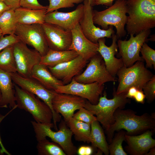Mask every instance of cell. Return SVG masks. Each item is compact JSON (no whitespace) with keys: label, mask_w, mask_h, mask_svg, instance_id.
<instances>
[{"label":"cell","mask_w":155,"mask_h":155,"mask_svg":"<svg viewBox=\"0 0 155 155\" xmlns=\"http://www.w3.org/2000/svg\"><path fill=\"white\" fill-rule=\"evenodd\" d=\"M131 109L117 108L114 114V123L106 131L107 139L110 143L115 131L124 129L126 134L136 135L148 130L155 129V115L145 113L138 115Z\"/></svg>","instance_id":"1"},{"label":"cell","mask_w":155,"mask_h":155,"mask_svg":"<svg viewBox=\"0 0 155 155\" xmlns=\"http://www.w3.org/2000/svg\"><path fill=\"white\" fill-rule=\"evenodd\" d=\"M128 34L136 35L155 27V0H126Z\"/></svg>","instance_id":"2"},{"label":"cell","mask_w":155,"mask_h":155,"mask_svg":"<svg viewBox=\"0 0 155 155\" xmlns=\"http://www.w3.org/2000/svg\"><path fill=\"white\" fill-rule=\"evenodd\" d=\"M126 93L117 94L114 87L113 97L108 99L105 90L103 95L100 96L97 104H93L86 100L84 107L96 115L97 120L106 131L115 122L114 114L115 111L118 108L124 109L127 104L130 103L131 100L126 97Z\"/></svg>","instance_id":"3"},{"label":"cell","mask_w":155,"mask_h":155,"mask_svg":"<svg viewBox=\"0 0 155 155\" xmlns=\"http://www.w3.org/2000/svg\"><path fill=\"white\" fill-rule=\"evenodd\" d=\"M127 13L126 0H116L113 4L104 10H93V20L94 24L100 26L102 29L107 30L110 26H114L119 39L126 34L125 27L127 22Z\"/></svg>","instance_id":"4"},{"label":"cell","mask_w":155,"mask_h":155,"mask_svg":"<svg viewBox=\"0 0 155 155\" xmlns=\"http://www.w3.org/2000/svg\"><path fill=\"white\" fill-rule=\"evenodd\" d=\"M59 125V130L55 131L52 129L53 123L48 124L31 121L37 142L46 139L47 137L59 144L67 155L75 154L77 148L72 141L73 133L64 120L61 119Z\"/></svg>","instance_id":"5"},{"label":"cell","mask_w":155,"mask_h":155,"mask_svg":"<svg viewBox=\"0 0 155 155\" xmlns=\"http://www.w3.org/2000/svg\"><path fill=\"white\" fill-rule=\"evenodd\" d=\"M14 86L17 107L29 112L37 122L48 124L53 123V112L46 104L34 94L14 84Z\"/></svg>","instance_id":"6"},{"label":"cell","mask_w":155,"mask_h":155,"mask_svg":"<svg viewBox=\"0 0 155 155\" xmlns=\"http://www.w3.org/2000/svg\"><path fill=\"white\" fill-rule=\"evenodd\" d=\"M119 84L117 94L127 92L131 87L134 86L140 90L152 77L154 75L145 67L143 61H138L132 66H123L117 72Z\"/></svg>","instance_id":"7"},{"label":"cell","mask_w":155,"mask_h":155,"mask_svg":"<svg viewBox=\"0 0 155 155\" xmlns=\"http://www.w3.org/2000/svg\"><path fill=\"white\" fill-rule=\"evenodd\" d=\"M151 32L150 29L148 30L140 32L135 36L130 34L128 40H117L119 52L117 56L122 59L124 66L129 67L137 61H144L140 55V50L143 44L149 41L148 38Z\"/></svg>","instance_id":"8"},{"label":"cell","mask_w":155,"mask_h":155,"mask_svg":"<svg viewBox=\"0 0 155 155\" xmlns=\"http://www.w3.org/2000/svg\"><path fill=\"white\" fill-rule=\"evenodd\" d=\"M10 73L12 80L14 84L22 89L36 95L50 107L53 115L54 126L57 127V123L60 122L61 119L60 114L56 113L53 108L52 99L56 92L48 89L39 82L31 77H24L17 72Z\"/></svg>","instance_id":"9"},{"label":"cell","mask_w":155,"mask_h":155,"mask_svg":"<svg viewBox=\"0 0 155 155\" xmlns=\"http://www.w3.org/2000/svg\"><path fill=\"white\" fill-rule=\"evenodd\" d=\"M15 34L20 41L38 51L41 56L46 55L49 49L42 24L18 23Z\"/></svg>","instance_id":"10"},{"label":"cell","mask_w":155,"mask_h":155,"mask_svg":"<svg viewBox=\"0 0 155 155\" xmlns=\"http://www.w3.org/2000/svg\"><path fill=\"white\" fill-rule=\"evenodd\" d=\"M90 60L85 71L73 78L75 80L84 84L96 82L101 84L117 81V79L107 70L103 58L99 53Z\"/></svg>","instance_id":"11"},{"label":"cell","mask_w":155,"mask_h":155,"mask_svg":"<svg viewBox=\"0 0 155 155\" xmlns=\"http://www.w3.org/2000/svg\"><path fill=\"white\" fill-rule=\"evenodd\" d=\"M13 53L17 72L24 77H31L34 66L40 64L41 57L40 54L34 49L29 48L20 40L13 45Z\"/></svg>","instance_id":"12"},{"label":"cell","mask_w":155,"mask_h":155,"mask_svg":"<svg viewBox=\"0 0 155 155\" xmlns=\"http://www.w3.org/2000/svg\"><path fill=\"white\" fill-rule=\"evenodd\" d=\"M104 88V84L98 82L84 84L78 82L73 79L69 84L58 86L55 91L59 93L76 95L87 100L93 104H96Z\"/></svg>","instance_id":"13"},{"label":"cell","mask_w":155,"mask_h":155,"mask_svg":"<svg viewBox=\"0 0 155 155\" xmlns=\"http://www.w3.org/2000/svg\"><path fill=\"white\" fill-rule=\"evenodd\" d=\"M83 2L84 13L79 24L85 36L91 42L96 44H98V40L100 38H111L112 35L115 33L113 26H110L106 30L96 27L93 20L92 6L90 5L88 0H84Z\"/></svg>","instance_id":"14"},{"label":"cell","mask_w":155,"mask_h":155,"mask_svg":"<svg viewBox=\"0 0 155 155\" xmlns=\"http://www.w3.org/2000/svg\"><path fill=\"white\" fill-rule=\"evenodd\" d=\"M86 100L71 94L56 92L52 101L54 110L63 116L66 123L73 117L74 112L84 107Z\"/></svg>","instance_id":"15"},{"label":"cell","mask_w":155,"mask_h":155,"mask_svg":"<svg viewBox=\"0 0 155 155\" xmlns=\"http://www.w3.org/2000/svg\"><path fill=\"white\" fill-rule=\"evenodd\" d=\"M42 26L49 49L58 51L69 50L72 40L71 31L45 22Z\"/></svg>","instance_id":"16"},{"label":"cell","mask_w":155,"mask_h":155,"mask_svg":"<svg viewBox=\"0 0 155 155\" xmlns=\"http://www.w3.org/2000/svg\"><path fill=\"white\" fill-rule=\"evenodd\" d=\"M84 11L83 4L79 5L75 10L69 12H60L56 10L46 13L45 22L71 31L77 24L79 23L83 16Z\"/></svg>","instance_id":"17"},{"label":"cell","mask_w":155,"mask_h":155,"mask_svg":"<svg viewBox=\"0 0 155 155\" xmlns=\"http://www.w3.org/2000/svg\"><path fill=\"white\" fill-rule=\"evenodd\" d=\"M111 38L112 43L109 46L106 45L105 38L99 39L97 51L102 57L107 70L112 76L115 77L117 72L124 64L121 58H117L115 57L117 53V42L118 39L115 33L112 35Z\"/></svg>","instance_id":"18"},{"label":"cell","mask_w":155,"mask_h":155,"mask_svg":"<svg viewBox=\"0 0 155 155\" xmlns=\"http://www.w3.org/2000/svg\"><path fill=\"white\" fill-rule=\"evenodd\" d=\"M71 31L72 40L69 50L74 51L78 55L87 61L98 53V43H94L86 38L79 23L77 24Z\"/></svg>","instance_id":"19"},{"label":"cell","mask_w":155,"mask_h":155,"mask_svg":"<svg viewBox=\"0 0 155 155\" xmlns=\"http://www.w3.org/2000/svg\"><path fill=\"white\" fill-rule=\"evenodd\" d=\"M88 61L78 55L70 61L53 67H47L55 78L65 85L69 83L74 77L79 74Z\"/></svg>","instance_id":"20"},{"label":"cell","mask_w":155,"mask_h":155,"mask_svg":"<svg viewBox=\"0 0 155 155\" xmlns=\"http://www.w3.org/2000/svg\"><path fill=\"white\" fill-rule=\"evenodd\" d=\"M154 130H147L138 135H125L127 152L131 155H145L155 147V140L152 137Z\"/></svg>","instance_id":"21"},{"label":"cell","mask_w":155,"mask_h":155,"mask_svg":"<svg viewBox=\"0 0 155 155\" xmlns=\"http://www.w3.org/2000/svg\"><path fill=\"white\" fill-rule=\"evenodd\" d=\"M10 73L0 69V90L2 96V106L11 108L17 107L15 96L14 84Z\"/></svg>","instance_id":"22"},{"label":"cell","mask_w":155,"mask_h":155,"mask_svg":"<svg viewBox=\"0 0 155 155\" xmlns=\"http://www.w3.org/2000/svg\"><path fill=\"white\" fill-rule=\"evenodd\" d=\"M31 77L36 80L50 90L55 91L58 86L64 85L62 81L52 74L47 66L40 64L34 66Z\"/></svg>","instance_id":"23"},{"label":"cell","mask_w":155,"mask_h":155,"mask_svg":"<svg viewBox=\"0 0 155 155\" xmlns=\"http://www.w3.org/2000/svg\"><path fill=\"white\" fill-rule=\"evenodd\" d=\"M46 9H33L20 7L15 10L18 23L42 24L45 22Z\"/></svg>","instance_id":"24"},{"label":"cell","mask_w":155,"mask_h":155,"mask_svg":"<svg viewBox=\"0 0 155 155\" xmlns=\"http://www.w3.org/2000/svg\"><path fill=\"white\" fill-rule=\"evenodd\" d=\"M78 56L73 50L58 51L49 49L46 55L41 56L40 64L47 67H53L71 60Z\"/></svg>","instance_id":"25"},{"label":"cell","mask_w":155,"mask_h":155,"mask_svg":"<svg viewBox=\"0 0 155 155\" xmlns=\"http://www.w3.org/2000/svg\"><path fill=\"white\" fill-rule=\"evenodd\" d=\"M66 123L76 141L88 143H91L90 125L77 120L73 117L71 118Z\"/></svg>","instance_id":"26"},{"label":"cell","mask_w":155,"mask_h":155,"mask_svg":"<svg viewBox=\"0 0 155 155\" xmlns=\"http://www.w3.org/2000/svg\"><path fill=\"white\" fill-rule=\"evenodd\" d=\"M91 143L93 148H98L105 155H108L109 152L108 144L102 127L97 120L90 125Z\"/></svg>","instance_id":"27"},{"label":"cell","mask_w":155,"mask_h":155,"mask_svg":"<svg viewBox=\"0 0 155 155\" xmlns=\"http://www.w3.org/2000/svg\"><path fill=\"white\" fill-rule=\"evenodd\" d=\"M15 9L11 8L0 16V29L3 36L15 34L18 24L15 13Z\"/></svg>","instance_id":"28"},{"label":"cell","mask_w":155,"mask_h":155,"mask_svg":"<svg viewBox=\"0 0 155 155\" xmlns=\"http://www.w3.org/2000/svg\"><path fill=\"white\" fill-rule=\"evenodd\" d=\"M0 69L9 73L17 72L13 45L6 47L0 52Z\"/></svg>","instance_id":"29"},{"label":"cell","mask_w":155,"mask_h":155,"mask_svg":"<svg viewBox=\"0 0 155 155\" xmlns=\"http://www.w3.org/2000/svg\"><path fill=\"white\" fill-rule=\"evenodd\" d=\"M36 148L39 155H66L59 144L46 138L38 142Z\"/></svg>","instance_id":"30"},{"label":"cell","mask_w":155,"mask_h":155,"mask_svg":"<svg viewBox=\"0 0 155 155\" xmlns=\"http://www.w3.org/2000/svg\"><path fill=\"white\" fill-rule=\"evenodd\" d=\"M126 132L121 129L118 131L113 138L109 145H108L109 154L111 155H127L122 146L124 141H125Z\"/></svg>","instance_id":"31"},{"label":"cell","mask_w":155,"mask_h":155,"mask_svg":"<svg viewBox=\"0 0 155 155\" xmlns=\"http://www.w3.org/2000/svg\"><path fill=\"white\" fill-rule=\"evenodd\" d=\"M84 0H48L49 5L46 11V13L57 10L62 8H69L74 7L75 4L83 2Z\"/></svg>","instance_id":"32"},{"label":"cell","mask_w":155,"mask_h":155,"mask_svg":"<svg viewBox=\"0 0 155 155\" xmlns=\"http://www.w3.org/2000/svg\"><path fill=\"white\" fill-rule=\"evenodd\" d=\"M143 59L146 62V67L155 69V50L150 47L146 42L143 44L140 50Z\"/></svg>","instance_id":"33"},{"label":"cell","mask_w":155,"mask_h":155,"mask_svg":"<svg viewBox=\"0 0 155 155\" xmlns=\"http://www.w3.org/2000/svg\"><path fill=\"white\" fill-rule=\"evenodd\" d=\"M79 110L74 113L73 117L74 118L90 125L93 121L97 120L96 117L84 107L81 108Z\"/></svg>","instance_id":"34"},{"label":"cell","mask_w":155,"mask_h":155,"mask_svg":"<svg viewBox=\"0 0 155 155\" xmlns=\"http://www.w3.org/2000/svg\"><path fill=\"white\" fill-rule=\"evenodd\" d=\"M143 91L148 103L153 102L155 98V75L143 87Z\"/></svg>","instance_id":"35"},{"label":"cell","mask_w":155,"mask_h":155,"mask_svg":"<svg viewBox=\"0 0 155 155\" xmlns=\"http://www.w3.org/2000/svg\"><path fill=\"white\" fill-rule=\"evenodd\" d=\"M19 41V38L15 34L5 36H2L0 38V52L6 47L13 45Z\"/></svg>","instance_id":"36"},{"label":"cell","mask_w":155,"mask_h":155,"mask_svg":"<svg viewBox=\"0 0 155 155\" xmlns=\"http://www.w3.org/2000/svg\"><path fill=\"white\" fill-rule=\"evenodd\" d=\"M20 7L33 9H46L48 6L40 4L37 0H21Z\"/></svg>","instance_id":"37"},{"label":"cell","mask_w":155,"mask_h":155,"mask_svg":"<svg viewBox=\"0 0 155 155\" xmlns=\"http://www.w3.org/2000/svg\"><path fill=\"white\" fill-rule=\"evenodd\" d=\"M93 148L92 146H82L77 150L79 155H91L93 153Z\"/></svg>","instance_id":"38"},{"label":"cell","mask_w":155,"mask_h":155,"mask_svg":"<svg viewBox=\"0 0 155 155\" xmlns=\"http://www.w3.org/2000/svg\"><path fill=\"white\" fill-rule=\"evenodd\" d=\"M17 107H15L12 108L11 110L8 112L6 115H2L0 114V124L1 123L3 119L7 116L10 112H11L13 110L15 109L16 108H17ZM0 146L1 147V148L0 149V154H4V153H5L6 154L8 155H11V154L5 148L3 144L1 138V137L0 135Z\"/></svg>","instance_id":"39"},{"label":"cell","mask_w":155,"mask_h":155,"mask_svg":"<svg viewBox=\"0 0 155 155\" xmlns=\"http://www.w3.org/2000/svg\"><path fill=\"white\" fill-rule=\"evenodd\" d=\"M133 98L138 103L144 104L145 95L143 90L138 89Z\"/></svg>","instance_id":"40"},{"label":"cell","mask_w":155,"mask_h":155,"mask_svg":"<svg viewBox=\"0 0 155 155\" xmlns=\"http://www.w3.org/2000/svg\"><path fill=\"white\" fill-rule=\"evenodd\" d=\"M7 5L11 8L16 9L20 7L21 0H3Z\"/></svg>","instance_id":"41"},{"label":"cell","mask_w":155,"mask_h":155,"mask_svg":"<svg viewBox=\"0 0 155 155\" xmlns=\"http://www.w3.org/2000/svg\"><path fill=\"white\" fill-rule=\"evenodd\" d=\"M138 89L137 88L134 86L130 87L126 93V97L130 99L133 98Z\"/></svg>","instance_id":"42"},{"label":"cell","mask_w":155,"mask_h":155,"mask_svg":"<svg viewBox=\"0 0 155 155\" xmlns=\"http://www.w3.org/2000/svg\"><path fill=\"white\" fill-rule=\"evenodd\" d=\"M115 0H96L95 5H103L110 7L113 5Z\"/></svg>","instance_id":"43"},{"label":"cell","mask_w":155,"mask_h":155,"mask_svg":"<svg viewBox=\"0 0 155 155\" xmlns=\"http://www.w3.org/2000/svg\"><path fill=\"white\" fill-rule=\"evenodd\" d=\"M11 8H12L6 5L3 0H0V16L4 11Z\"/></svg>","instance_id":"44"},{"label":"cell","mask_w":155,"mask_h":155,"mask_svg":"<svg viewBox=\"0 0 155 155\" xmlns=\"http://www.w3.org/2000/svg\"><path fill=\"white\" fill-rule=\"evenodd\" d=\"M155 155V148L154 147L149 151L145 155Z\"/></svg>","instance_id":"45"},{"label":"cell","mask_w":155,"mask_h":155,"mask_svg":"<svg viewBox=\"0 0 155 155\" xmlns=\"http://www.w3.org/2000/svg\"><path fill=\"white\" fill-rule=\"evenodd\" d=\"M89 4L92 6H94L95 5V2L96 0H88Z\"/></svg>","instance_id":"46"},{"label":"cell","mask_w":155,"mask_h":155,"mask_svg":"<svg viewBox=\"0 0 155 155\" xmlns=\"http://www.w3.org/2000/svg\"><path fill=\"white\" fill-rule=\"evenodd\" d=\"M149 37H150V38H148L149 41H155V34H153L150 36V35Z\"/></svg>","instance_id":"47"},{"label":"cell","mask_w":155,"mask_h":155,"mask_svg":"<svg viewBox=\"0 0 155 155\" xmlns=\"http://www.w3.org/2000/svg\"><path fill=\"white\" fill-rule=\"evenodd\" d=\"M2 96L0 90V107H3L2 106Z\"/></svg>","instance_id":"48"},{"label":"cell","mask_w":155,"mask_h":155,"mask_svg":"<svg viewBox=\"0 0 155 155\" xmlns=\"http://www.w3.org/2000/svg\"><path fill=\"white\" fill-rule=\"evenodd\" d=\"M2 32H1V31L0 29V37L1 36H2Z\"/></svg>","instance_id":"49"}]
</instances>
